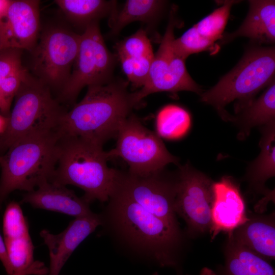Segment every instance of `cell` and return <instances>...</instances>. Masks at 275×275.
Listing matches in <instances>:
<instances>
[{"label":"cell","instance_id":"obj_10","mask_svg":"<svg viewBox=\"0 0 275 275\" xmlns=\"http://www.w3.org/2000/svg\"><path fill=\"white\" fill-rule=\"evenodd\" d=\"M176 177L164 170L146 176L118 170L114 190L126 196L156 216L178 226L175 211Z\"/></svg>","mask_w":275,"mask_h":275},{"label":"cell","instance_id":"obj_17","mask_svg":"<svg viewBox=\"0 0 275 275\" xmlns=\"http://www.w3.org/2000/svg\"><path fill=\"white\" fill-rule=\"evenodd\" d=\"M249 10L240 27L223 36V43L239 37L249 38L256 45L273 44L275 41V2L272 0L249 1Z\"/></svg>","mask_w":275,"mask_h":275},{"label":"cell","instance_id":"obj_5","mask_svg":"<svg viewBox=\"0 0 275 275\" xmlns=\"http://www.w3.org/2000/svg\"><path fill=\"white\" fill-rule=\"evenodd\" d=\"M109 200L116 226L125 238L148 252L161 266H176L172 251L178 240V226L156 216L116 190Z\"/></svg>","mask_w":275,"mask_h":275},{"label":"cell","instance_id":"obj_25","mask_svg":"<svg viewBox=\"0 0 275 275\" xmlns=\"http://www.w3.org/2000/svg\"><path fill=\"white\" fill-rule=\"evenodd\" d=\"M4 241L13 274L28 270L37 264L38 261H34V246L30 234Z\"/></svg>","mask_w":275,"mask_h":275},{"label":"cell","instance_id":"obj_15","mask_svg":"<svg viewBox=\"0 0 275 275\" xmlns=\"http://www.w3.org/2000/svg\"><path fill=\"white\" fill-rule=\"evenodd\" d=\"M210 231L213 237L224 231L231 234L249 218L239 187L231 178L224 176L212 185Z\"/></svg>","mask_w":275,"mask_h":275},{"label":"cell","instance_id":"obj_31","mask_svg":"<svg viewBox=\"0 0 275 275\" xmlns=\"http://www.w3.org/2000/svg\"><path fill=\"white\" fill-rule=\"evenodd\" d=\"M23 67L5 78L0 85V109L3 115L8 117L12 100L28 74Z\"/></svg>","mask_w":275,"mask_h":275},{"label":"cell","instance_id":"obj_6","mask_svg":"<svg viewBox=\"0 0 275 275\" xmlns=\"http://www.w3.org/2000/svg\"><path fill=\"white\" fill-rule=\"evenodd\" d=\"M64 112L49 87L28 74L15 95L7 129L0 136V152L26 136L57 130Z\"/></svg>","mask_w":275,"mask_h":275},{"label":"cell","instance_id":"obj_33","mask_svg":"<svg viewBox=\"0 0 275 275\" xmlns=\"http://www.w3.org/2000/svg\"><path fill=\"white\" fill-rule=\"evenodd\" d=\"M0 260L4 265L8 275L13 274V270L10 265L4 239H3L0 234Z\"/></svg>","mask_w":275,"mask_h":275},{"label":"cell","instance_id":"obj_13","mask_svg":"<svg viewBox=\"0 0 275 275\" xmlns=\"http://www.w3.org/2000/svg\"><path fill=\"white\" fill-rule=\"evenodd\" d=\"M39 4L35 0L11 1L5 15L0 18L4 49L33 48L40 26Z\"/></svg>","mask_w":275,"mask_h":275},{"label":"cell","instance_id":"obj_32","mask_svg":"<svg viewBox=\"0 0 275 275\" xmlns=\"http://www.w3.org/2000/svg\"><path fill=\"white\" fill-rule=\"evenodd\" d=\"M21 50L9 48L0 52V85L7 77L23 68Z\"/></svg>","mask_w":275,"mask_h":275},{"label":"cell","instance_id":"obj_34","mask_svg":"<svg viewBox=\"0 0 275 275\" xmlns=\"http://www.w3.org/2000/svg\"><path fill=\"white\" fill-rule=\"evenodd\" d=\"M8 117L0 115V136L6 131L8 124Z\"/></svg>","mask_w":275,"mask_h":275},{"label":"cell","instance_id":"obj_12","mask_svg":"<svg viewBox=\"0 0 275 275\" xmlns=\"http://www.w3.org/2000/svg\"><path fill=\"white\" fill-rule=\"evenodd\" d=\"M80 35L54 29L41 37L34 54V68L49 87L63 88L76 59Z\"/></svg>","mask_w":275,"mask_h":275},{"label":"cell","instance_id":"obj_18","mask_svg":"<svg viewBox=\"0 0 275 275\" xmlns=\"http://www.w3.org/2000/svg\"><path fill=\"white\" fill-rule=\"evenodd\" d=\"M235 110L236 115L232 116L231 121L239 129L238 136L240 139L248 136L252 128L275 121L274 79L257 99Z\"/></svg>","mask_w":275,"mask_h":275},{"label":"cell","instance_id":"obj_23","mask_svg":"<svg viewBox=\"0 0 275 275\" xmlns=\"http://www.w3.org/2000/svg\"><path fill=\"white\" fill-rule=\"evenodd\" d=\"M54 2L74 23L86 28L107 15L116 8V2L103 0H56Z\"/></svg>","mask_w":275,"mask_h":275},{"label":"cell","instance_id":"obj_21","mask_svg":"<svg viewBox=\"0 0 275 275\" xmlns=\"http://www.w3.org/2000/svg\"><path fill=\"white\" fill-rule=\"evenodd\" d=\"M261 129V151L248 165L245 177L252 187L265 191V183L275 175V121Z\"/></svg>","mask_w":275,"mask_h":275},{"label":"cell","instance_id":"obj_11","mask_svg":"<svg viewBox=\"0 0 275 275\" xmlns=\"http://www.w3.org/2000/svg\"><path fill=\"white\" fill-rule=\"evenodd\" d=\"M213 183L189 162L179 166L175 211L184 219L192 231L204 232L210 229Z\"/></svg>","mask_w":275,"mask_h":275},{"label":"cell","instance_id":"obj_19","mask_svg":"<svg viewBox=\"0 0 275 275\" xmlns=\"http://www.w3.org/2000/svg\"><path fill=\"white\" fill-rule=\"evenodd\" d=\"M230 237L267 260L275 257V228L272 221L249 219L235 229Z\"/></svg>","mask_w":275,"mask_h":275},{"label":"cell","instance_id":"obj_22","mask_svg":"<svg viewBox=\"0 0 275 275\" xmlns=\"http://www.w3.org/2000/svg\"><path fill=\"white\" fill-rule=\"evenodd\" d=\"M166 2L159 0H128L119 10L117 8L109 16L110 36L118 35L129 23L156 21L164 10Z\"/></svg>","mask_w":275,"mask_h":275},{"label":"cell","instance_id":"obj_37","mask_svg":"<svg viewBox=\"0 0 275 275\" xmlns=\"http://www.w3.org/2000/svg\"><path fill=\"white\" fill-rule=\"evenodd\" d=\"M153 275H158V274L157 272H155L153 273Z\"/></svg>","mask_w":275,"mask_h":275},{"label":"cell","instance_id":"obj_4","mask_svg":"<svg viewBox=\"0 0 275 275\" xmlns=\"http://www.w3.org/2000/svg\"><path fill=\"white\" fill-rule=\"evenodd\" d=\"M274 47L252 46L235 67L214 86L200 94L201 101L212 106L224 120L231 121L232 116L225 106L237 100L235 109L255 99L274 79Z\"/></svg>","mask_w":275,"mask_h":275},{"label":"cell","instance_id":"obj_16","mask_svg":"<svg viewBox=\"0 0 275 275\" xmlns=\"http://www.w3.org/2000/svg\"><path fill=\"white\" fill-rule=\"evenodd\" d=\"M22 203L35 208L64 213L75 217L93 213L89 203L66 186L50 181L40 184L35 189L25 193Z\"/></svg>","mask_w":275,"mask_h":275},{"label":"cell","instance_id":"obj_1","mask_svg":"<svg viewBox=\"0 0 275 275\" xmlns=\"http://www.w3.org/2000/svg\"><path fill=\"white\" fill-rule=\"evenodd\" d=\"M127 87L126 81L114 79L88 87L84 98L61 117L59 135L81 137L102 145L116 137L122 123L138 104Z\"/></svg>","mask_w":275,"mask_h":275},{"label":"cell","instance_id":"obj_26","mask_svg":"<svg viewBox=\"0 0 275 275\" xmlns=\"http://www.w3.org/2000/svg\"><path fill=\"white\" fill-rule=\"evenodd\" d=\"M236 3V1H225L222 6L194 25L198 32L214 42L222 39L231 7Z\"/></svg>","mask_w":275,"mask_h":275},{"label":"cell","instance_id":"obj_35","mask_svg":"<svg viewBox=\"0 0 275 275\" xmlns=\"http://www.w3.org/2000/svg\"><path fill=\"white\" fill-rule=\"evenodd\" d=\"M10 3L11 1L0 0V18L5 15Z\"/></svg>","mask_w":275,"mask_h":275},{"label":"cell","instance_id":"obj_30","mask_svg":"<svg viewBox=\"0 0 275 275\" xmlns=\"http://www.w3.org/2000/svg\"><path fill=\"white\" fill-rule=\"evenodd\" d=\"M122 69L132 86L142 88L147 79L153 57L131 58L117 55Z\"/></svg>","mask_w":275,"mask_h":275},{"label":"cell","instance_id":"obj_2","mask_svg":"<svg viewBox=\"0 0 275 275\" xmlns=\"http://www.w3.org/2000/svg\"><path fill=\"white\" fill-rule=\"evenodd\" d=\"M95 141L74 136H60L56 169L50 181L77 186L85 192L88 203L109 200L118 170L108 167V151Z\"/></svg>","mask_w":275,"mask_h":275},{"label":"cell","instance_id":"obj_7","mask_svg":"<svg viewBox=\"0 0 275 275\" xmlns=\"http://www.w3.org/2000/svg\"><path fill=\"white\" fill-rule=\"evenodd\" d=\"M111 158L120 157L129 166L131 174L146 176L164 170L168 164H178V158L168 150L160 136L146 127L131 114L118 130Z\"/></svg>","mask_w":275,"mask_h":275},{"label":"cell","instance_id":"obj_3","mask_svg":"<svg viewBox=\"0 0 275 275\" xmlns=\"http://www.w3.org/2000/svg\"><path fill=\"white\" fill-rule=\"evenodd\" d=\"M59 138L57 130L33 134L0 154V206L12 191H32L50 180L56 169Z\"/></svg>","mask_w":275,"mask_h":275},{"label":"cell","instance_id":"obj_9","mask_svg":"<svg viewBox=\"0 0 275 275\" xmlns=\"http://www.w3.org/2000/svg\"><path fill=\"white\" fill-rule=\"evenodd\" d=\"M175 12L173 9L171 12L166 31L154 54L146 81L138 91L133 92L138 104L145 97L156 92L186 91L199 95L202 93V89L188 74L185 59L174 48V29L177 23Z\"/></svg>","mask_w":275,"mask_h":275},{"label":"cell","instance_id":"obj_36","mask_svg":"<svg viewBox=\"0 0 275 275\" xmlns=\"http://www.w3.org/2000/svg\"><path fill=\"white\" fill-rule=\"evenodd\" d=\"M4 50L3 48V42L0 32V52Z\"/></svg>","mask_w":275,"mask_h":275},{"label":"cell","instance_id":"obj_20","mask_svg":"<svg viewBox=\"0 0 275 275\" xmlns=\"http://www.w3.org/2000/svg\"><path fill=\"white\" fill-rule=\"evenodd\" d=\"M226 260L219 275H275L269 261L230 237Z\"/></svg>","mask_w":275,"mask_h":275},{"label":"cell","instance_id":"obj_29","mask_svg":"<svg viewBox=\"0 0 275 275\" xmlns=\"http://www.w3.org/2000/svg\"><path fill=\"white\" fill-rule=\"evenodd\" d=\"M4 240L29 235L28 224L20 204L12 201L7 206L3 217Z\"/></svg>","mask_w":275,"mask_h":275},{"label":"cell","instance_id":"obj_27","mask_svg":"<svg viewBox=\"0 0 275 275\" xmlns=\"http://www.w3.org/2000/svg\"><path fill=\"white\" fill-rule=\"evenodd\" d=\"M173 45L176 51L185 60L193 53L204 51L216 53L218 51L215 42L201 36L194 25L179 38H175Z\"/></svg>","mask_w":275,"mask_h":275},{"label":"cell","instance_id":"obj_28","mask_svg":"<svg viewBox=\"0 0 275 275\" xmlns=\"http://www.w3.org/2000/svg\"><path fill=\"white\" fill-rule=\"evenodd\" d=\"M117 55L131 58L153 57L151 44L147 32L143 29L126 37L116 45Z\"/></svg>","mask_w":275,"mask_h":275},{"label":"cell","instance_id":"obj_8","mask_svg":"<svg viewBox=\"0 0 275 275\" xmlns=\"http://www.w3.org/2000/svg\"><path fill=\"white\" fill-rule=\"evenodd\" d=\"M116 59L107 49L98 21L80 35L78 52L72 71L61 90L62 101L72 103L86 86L102 85L111 81Z\"/></svg>","mask_w":275,"mask_h":275},{"label":"cell","instance_id":"obj_14","mask_svg":"<svg viewBox=\"0 0 275 275\" xmlns=\"http://www.w3.org/2000/svg\"><path fill=\"white\" fill-rule=\"evenodd\" d=\"M102 224L100 215L91 214L77 217L58 234L47 230L40 233L49 250L50 265L47 275H59L69 257L78 245Z\"/></svg>","mask_w":275,"mask_h":275},{"label":"cell","instance_id":"obj_24","mask_svg":"<svg viewBox=\"0 0 275 275\" xmlns=\"http://www.w3.org/2000/svg\"><path fill=\"white\" fill-rule=\"evenodd\" d=\"M190 126L189 113L177 105H167L159 111L157 115V134L164 138H180L188 132Z\"/></svg>","mask_w":275,"mask_h":275}]
</instances>
